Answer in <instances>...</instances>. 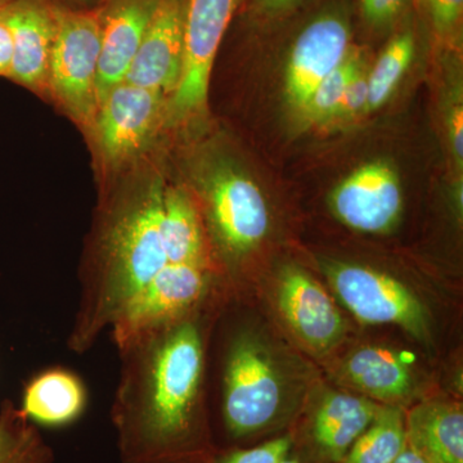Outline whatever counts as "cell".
Wrapping results in <instances>:
<instances>
[{"instance_id": "ffe728a7", "label": "cell", "mask_w": 463, "mask_h": 463, "mask_svg": "<svg viewBox=\"0 0 463 463\" xmlns=\"http://www.w3.org/2000/svg\"><path fill=\"white\" fill-rule=\"evenodd\" d=\"M161 230L169 263L203 265V233L199 212L181 185L165 183Z\"/></svg>"}, {"instance_id": "5bb4252c", "label": "cell", "mask_w": 463, "mask_h": 463, "mask_svg": "<svg viewBox=\"0 0 463 463\" xmlns=\"http://www.w3.org/2000/svg\"><path fill=\"white\" fill-rule=\"evenodd\" d=\"M337 218L353 230L388 231L402 210L398 175L386 163H370L347 176L332 194Z\"/></svg>"}, {"instance_id": "ba28073f", "label": "cell", "mask_w": 463, "mask_h": 463, "mask_svg": "<svg viewBox=\"0 0 463 463\" xmlns=\"http://www.w3.org/2000/svg\"><path fill=\"white\" fill-rule=\"evenodd\" d=\"M328 277L341 301L362 322L397 325L420 341L430 337L426 307L403 283L349 264L332 265Z\"/></svg>"}, {"instance_id": "f546056e", "label": "cell", "mask_w": 463, "mask_h": 463, "mask_svg": "<svg viewBox=\"0 0 463 463\" xmlns=\"http://www.w3.org/2000/svg\"><path fill=\"white\" fill-rule=\"evenodd\" d=\"M12 65L11 33L0 18V78L8 79Z\"/></svg>"}, {"instance_id": "5b68a950", "label": "cell", "mask_w": 463, "mask_h": 463, "mask_svg": "<svg viewBox=\"0 0 463 463\" xmlns=\"http://www.w3.org/2000/svg\"><path fill=\"white\" fill-rule=\"evenodd\" d=\"M245 0H187L181 81L167 99L166 128L205 114L210 76L232 21Z\"/></svg>"}, {"instance_id": "30bf717a", "label": "cell", "mask_w": 463, "mask_h": 463, "mask_svg": "<svg viewBox=\"0 0 463 463\" xmlns=\"http://www.w3.org/2000/svg\"><path fill=\"white\" fill-rule=\"evenodd\" d=\"M12 38L8 80L41 97H50L48 78L56 17L53 0H12L0 8Z\"/></svg>"}, {"instance_id": "f1b7e54d", "label": "cell", "mask_w": 463, "mask_h": 463, "mask_svg": "<svg viewBox=\"0 0 463 463\" xmlns=\"http://www.w3.org/2000/svg\"><path fill=\"white\" fill-rule=\"evenodd\" d=\"M368 109L367 76L359 71L347 85L335 118H350Z\"/></svg>"}, {"instance_id": "4dcf8cb0", "label": "cell", "mask_w": 463, "mask_h": 463, "mask_svg": "<svg viewBox=\"0 0 463 463\" xmlns=\"http://www.w3.org/2000/svg\"><path fill=\"white\" fill-rule=\"evenodd\" d=\"M450 139H452V147L455 151L457 163L462 165L463 158V109L456 108L450 116Z\"/></svg>"}, {"instance_id": "484cf974", "label": "cell", "mask_w": 463, "mask_h": 463, "mask_svg": "<svg viewBox=\"0 0 463 463\" xmlns=\"http://www.w3.org/2000/svg\"><path fill=\"white\" fill-rule=\"evenodd\" d=\"M307 0H245L243 16L250 26L273 27L283 24ZM241 7V8H242Z\"/></svg>"}, {"instance_id": "1f68e13d", "label": "cell", "mask_w": 463, "mask_h": 463, "mask_svg": "<svg viewBox=\"0 0 463 463\" xmlns=\"http://www.w3.org/2000/svg\"><path fill=\"white\" fill-rule=\"evenodd\" d=\"M392 463H429L426 461L425 457L421 455V453L417 452L414 448L411 447L410 444L407 443L404 449L402 450L401 455L397 457Z\"/></svg>"}, {"instance_id": "836d02e7", "label": "cell", "mask_w": 463, "mask_h": 463, "mask_svg": "<svg viewBox=\"0 0 463 463\" xmlns=\"http://www.w3.org/2000/svg\"><path fill=\"white\" fill-rule=\"evenodd\" d=\"M281 463H303L300 461V459L298 458V457L288 455L286 457L285 459Z\"/></svg>"}, {"instance_id": "8992f818", "label": "cell", "mask_w": 463, "mask_h": 463, "mask_svg": "<svg viewBox=\"0 0 463 463\" xmlns=\"http://www.w3.org/2000/svg\"><path fill=\"white\" fill-rule=\"evenodd\" d=\"M223 417L228 435L236 440L267 434L281 420L279 373L263 347L251 339L236 343L228 359Z\"/></svg>"}, {"instance_id": "7402d4cb", "label": "cell", "mask_w": 463, "mask_h": 463, "mask_svg": "<svg viewBox=\"0 0 463 463\" xmlns=\"http://www.w3.org/2000/svg\"><path fill=\"white\" fill-rule=\"evenodd\" d=\"M53 452L35 426L8 402L0 410V463H52Z\"/></svg>"}, {"instance_id": "4316f807", "label": "cell", "mask_w": 463, "mask_h": 463, "mask_svg": "<svg viewBox=\"0 0 463 463\" xmlns=\"http://www.w3.org/2000/svg\"><path fill=\"white\" fill-rule=\"evenodd\" d=\"M432 32L441 39L455 35L462 21L463 0H421Z\"/></svg>"}, {"instance_id": "44dd1931", "label": "cell", "mask_w": 463, "mask_h": 463, "mask_svg": "<svg viewBox=\"0 0 463 463\" xmlns=\"http://www.w3.org/2000/svg\"><path fill=\"white\" fill-rule=\"evenodd\" d=\"M407 446L405 416L397 407H381L339 463H392Z\"/></svg>"}, {"instance_id": "e0dca14e", "label": "cell", "mask_w": 463, "mask_h": 463, "mask_svg": "<svg viewBox=\"0 0 463 463\" xmlns=\"http://www.w3.org/2000/svg\"><path fill=\"white\" fill-rule=\"evenodd\" d=\"M407 443L429 463H463V413L457 404L420 405L405 416Z\"/></svg>"}, {"instance_id": "ac0fdd59", "label": "cell", "mask_w": 463, "mask_h": 463, "mask_svg": "<svg viewBox=\"0 0 463 463\" xmlns=\"http://www.w3.org/2000/svg\"><path fill=\"white\" fill-rule=\"evenodd\" d=\"M87 405V392L80 379L63 370L39 374L26 386L23 413L32 422L60 428L81 416Z\"/></svg>"}, {"instance_id": "7c38bea8", "label": "cell", "mask_w": 463, "mask_h": 463, "mask_svg": "<svg viewBox=\"0 0 463 463\" xmlns=\"http://www.w3.org/2000/svg\"><path fill=\"white\" fill-rule=\"evenodd\" d=\"M160 0H100L99 105L116 85L123 83Z\"/></svg>"}, {"instance_id": "83f0119b", "label": "cell", "mask_w": 463, "mask_h": 463, "mask_svg": "<svg viewBox=\"0 0 463 463\" xmlns=\"http://www.w3.org/2000/svg\"><path fill=\"white\" fill-rule=\"evenodd\" d=\"M411 0H358L362 20L374 32H383L398 23Z\"/></svg>"}, {"instance_id": "9a60e30c", "label": "cell", "mask_w": 463, "mask_h": 463, "mask_svg": "<svg viewBox=\"0 0 463 463\" xmlns=\"http://www.w3.org/2000/svg\"><path fill=\"white\" fill-rule=\"evenodd\" d=\"M381 405L370 399L331 394L307 419L303 441L313 463H339L373 422Z\"/></svg>"}, {"instance_id": "603a6c76", "label": "cell", "mask_w": 463, "mask_h": 463, "mask_svg": "<svg viewBox=\"0 0 463 463\" xmlns=\"http://www.w3.org/2000/svg\"><path fill=\"white\" fill-rule=\"evenodd\" d=\"M416 53V36L412 30L404 29L395 33L380 54L368 81V109L381 108L394 93Z\"/></svg>"}, {"instance_id": "3957f363", "label": "cell", "mask_w": 463, "mask_h": 463, "mask_svg": "<svg viewBox=\"0 0 463 463\" xmlns=\"http://www.w3.org/2000/svg\"><path fill=\"white\" fill-rule=\"evenodd\" d=\"M167 97L123 81L100 100L87 136L103 172H129L141 164L166 128Z\"/></svg>"}, {"instance_id": "2e32d148", "label": "cell", "mask_w": 463, "mask_h": 463, "mask_svg": "<svg viewBox=\"0 0 463 463\" xmlns=\"http://www.w3.org/2000/svg\"><path fill=\"white\" fill-rule=\"evenodd\" d=\"M279 303L291 327L315 349H330L343 335V318L331 298L301 270L288 269L283 274Z\"/></svg>"}, {"instance_id": "d6986e66", "label": "cell", "mask_w": 463, "mask_h": 463, "mask_svg": "<svg viewBox=\"0 0 463 463\" xmlns=\"http://www.w3.org/2000/svg\"><path fill=\"white\" fill-rule=\"evenodd\" d=\"M345 370L358 388L380 401H398L412 389L410 367L398 353L386 347H362L349 356Z\"/></svg>"}, {"instance_id": "4fadbf2b", "label": "cell", "mask_w": 463, "mask_h": 463, "mask_svg": "<svg viewBox=\"0 0 463 463\" xmlns=\"http://www.w3.org/2000/svg\"><path fill=\"white\" fill-rule=\"evenodd\" d=\"M187 0H160L124 81L173 96L181 81Z\"/></svg>"}, {"instance_id": "277c9868", "label": "cell", "mask_w": 463, "mask_h": 463, "mask_svg": "<svg viewBox=\"0 0 463 463\" xmlns=\"http://www.w3.org/2000/svg\"><path fill=\"white\" fill-rule=\"evenodd\" d=\"M56 33L48 90L60 109L87 132L99 109L100 38L96 8L74 9L53 2Z\"/></svg>"}, {"instance_id": "cb8c5ba5", "label": "cell", "mask_w": 463, "mask_h": 463, "mask_svg": "<svg viewBox=\"0 0 463 463\" xmlns=\"http://www.w3.org/2000/svg\"><path fill=\"white\" fill-rule=\"evenodd\" d=\"M361 58L350 51L349 56L331 72L313 91L307 105L301 109L307 123L322 124L336 116L344 93L352 79L361 71Z\"/></svg>"}, {"instance_id": "6da1fadb", "label": "cell", "mask_w": 463, "mask_h": 463, "mask_svg": "<svg viewBox=\"0 0 463 463\" xmlns=\"http://www.w3.org/2000/svg\"><path fill=\"white\" fill-rule=\"evenodd\" d=\"M143 365L139 394L116 413L124 463H212L197 399L203 341L191 323L161 337Z\"/></svg>"}, {"instance_id": "52a82bcc", "label": "cell", "mask_w": 463, "mask_h": 463, "mask_svg": "<svg viewBox=\"0 0 463 463\" xmlns=\"http://www.w3.org/2000/svg\"><path fill=\"white\" fill-rule=\"evenodd\" d=\"M352 50V24L345 3H330L310 16L289 44L285 74L289 106L301 111L316 88Z\"/></svg>"}, {"instance_id": "8fae6325", "label": "cell", "mask_w": 463, "mask_h": 463, "mask_svg": "<svg viewBox=\"0 0 463 463\" xmlns=\"http://www.w3.org/2000/svg\"><path fill=\"white\" fill-rule=\"evenodd\" d=\"M206 286L201 264H167L116 316L123 339L163 325L199 300Z\"/></svg>"}, {"instance_id": "e575fe53", "label": "cell", "mask_w": 463, "mask_h": 463, "mask_svg": "<svg viewBox=\"0 0 463 463\" xmlns=\"http://www.w3.org/2000/svg\"><path fill=\"white\" fill-rule=\"evenodd\" d=\"M12 0H0V8L5 7V5H7L8 3H11Z\"/></svg>"}, {"instance_id": "9c48e42d", "label": "cell", "mask_w": 463, "mask_h": 463, "mask_svg": "<svg viewBox=\"0 0 463 463\" xmlns=\"http://www.w3.org/2000/svg\"><path fill=\"white\" fill-rule=\"evenodd\" d=\"M203 188L216 234L228 251H249L264 239L269 228L267 203L246 174L218 163L206 170Z\"/></svg>"}, {"instance_id": "d6a6232c", "label": "cell", "mask_w": 463, "mask_h": 463, "mask_svg": "<svg viewBox=\"0 0 463 463\" xmlns=\"http://www.w3.org/2000/svg\"><path fill=\"white\" fill-rule=\"evenodd\" d=\"M65 7L74 9H93L99 5L100 0H53Z\"/></svg>"}, {"instance_id": "7a4b0ae2", "label": "cell", "mask_w": 463, "mask_h": 463, "mask_svg": "<svg viewBox=\"0 0 463 463\" xmlns=\"http://www.w3.org/2000/svg\"><path fill=\"white\" fill-rule=\"evenodd\" d=\"M136 174L116 201L103 234L102 303L115 318L139 289L170 264L161 230L165 181L149 169Z\"/></svg>"}, {"instance_id": "d4e9b609", "label": "cell", "mask_w": 463, "mask_h": 463, "mask_svg": "<svg viewBox=\"0 0 463 463\" xmlns=\"http://www.w3.org/2000/svg\"><path fill=\"white\" fill-rule=\"evenodd\" d=\"M291 450V435H281L259 446L228 450L212 463H281Z\"/></svg>"}]
</instances>
